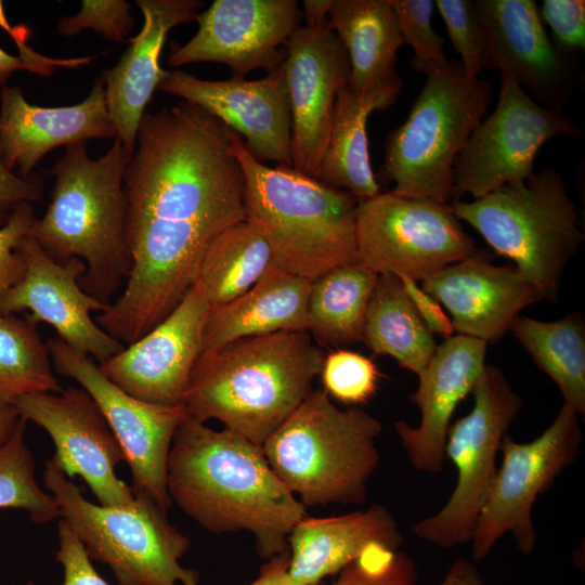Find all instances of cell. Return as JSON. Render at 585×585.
<instances>
[{
  "label": "cell",
  "instance_id": "cell-1",
  "mask_svg": "<svg viewBox=\"0 0 585 585\" xmlns=\"http://www.w3.org/2000/svg\"><path fill=\"white\" fill-rule=\"evenodd\" d=\"M231 130L185 101L141 119L123 173L130 270L120 295L94 317L123 346L170 314L195 283L210 244L246 220Z\"/></svg>",
  "mask_w": 585,
  "mask_h": 585
},
{
  "label": "cell",
  "instance_id": "cell-2",
  "mask_svg": "<svg viewBox=\"0 0 585 585\" xmlns=\"http://www.w3.org/2000/svg\"><path fill=\"white\" fill-rule=\"evenodd\" d=\"M166 481L171 502L185 515L211 533L249 532L263 559L288 550L291 530L307 517L262 446L188 416L174 432Z\"/></svg>",
  "mask_w": 585,
  "mask_h": 585
},
{
  "label": "cell",
  "instance_id": "cell-3",
  "mask_svg": "<svg viewBox=\"0 0 585 585\" xmlns=\"http://www.w3.org/2000/svg\"><path fill=\"white\" fill-rule=\"evenodd\" d=\"M325 354L308 330L277 332L200 353L183 405L262 446L312 391Z\"/></svg>",
  "mask_w": 585,
  "mask_h": 585
},
{
  "label": "cell",
  "instance_id": "cell-4",
  "mask_svg": "<svg viewBox=\"0 0 585 585\" xmlns=\"http://www.w3.org/2000/svg\"><path fill=\"white\" fill-rule=\"evenodd\" d=\"M131 156L117 136L98 159L89 157L86 142L67 145L51 169L47 210L28 233L56 262L80 259L82 289L107 307L130 270L123 173Z\"/></svg>",
  "mask_w": 585,
  "mask_h": 585
},
{
  "label": "cell",
  "instance_id": "cell-5",
  "mask_svg": "<svg viewBox=\"0 0 585 585\" xmlns=\"http://www.w3.org/2000/svg\"><path fill=\"white\" fill-rule=\"evenodd\" d=\"M231 141L244 173L246 220L263 234L282 271L313 282L359 260L352 193L294 168L266 166L233 130Z\"/></svg>",
  "mask_w": 585,
  "mask_h": 585
},
{
  "label": "cell",
  "instance_id": "cell-6",
  "mask_svg": "<svg viewBox=\"0 0 585 585\" xmlns=\"http://www.w3.org/2000/svg\"><path fill=\"white\" fill-rule=\"evenodd\" d=\"M381 422L360 406L338 408L312 390L264 441L263 453L282 483L307 506L362 504L379 464Z\"/></svg>",
  "mask_w": 585,
  "mask_h": 585
},
{
  "label": "cell",
  "instance_id": "cell-7",
  "mask_svg": "<svg viewBox=\"0 0 585 585\" xmlns=\"http://www.w3.org/2000/svg\"><path fill=\"white\" fill-rule=\"evenodd\" d=\"M459 221L472 226L499 256L512 260L544 300L556 302L564 270L584 240L562 176L542 168L472 202L455 200Z\"/></svg>",
  "mask_w": 585,
  "mask_h": 585
},
{
  "label": "cell",
  "instance_id": "cell-8",
  "mask_svg": "<svg viewBox=\"0 0 585 585\" xmlns=\"http://www.w3.org/2000/svg\"><path fill=\"white\" fill-rule=\"evenodd\" d=\"M493 99L492 83L467 76L459 61L428 74L406 120L387 136L379 179L395 195L450 203L454 160Z\"/></svg>",
  "mask_w": 585,
  "mask_h": 585
},
{
  "label": "cell",
  "instance_id": "cell-9",
  "mask_svg": "<svg viewBox=\"0 0 585 585\" xmlns=\"http://www.w3.org/2000/svg\"><path fill=\"white\" fill-rule=\"evenodd\" d=\"M43 481L90 559L106 564L118 585H200L198 572L180 563L191 540L148 495L122 506L94 504L51 459Z\"/></svg>",
  "mask_w": 585,
  "mask_h": 585
},
{
  "label": "cell",
  "instance_id": "cell-10",
  "mask_svg": "<svg viewBox=\"0 0 585 585\" xmlns=\"http://www.w3.org/2000/svg\"><path fill=\"white\" fill-rule=\"evenodd\" d=\"M471 393L472 410L450 426L445 441V457L457 471L455 487L438 512L413 526L418 538L441 548L471 542L496 477L502 440L523 406L496 366L484 365Z\"/></svg>",
  "mask_w": 585,
  "mask_h": 585
},
{
  "label": "cell",
  "instance_id": "cell-11",
  "mask_svg": "<svg viewBox=\"0 0 585 585\" xmlns=\"http://www.w3.org/2000/svg\"><path fill=\"white\" fill-rule=\"evenodd\" d=\"M477 250L450 203L389 191L358 204V258L378 273L422 282Z\"/></svg>",
  "mask_w": 585,
  "mask_h": 585
},
{
  "label": "cell",
  "instance_id": "cell-12",
  "mask_svg": "<svg viewBox=\"0 0 585 585\" xmlns=\"http://www.w3.org/2000/svg\"><path fill=\"white\" fill-rule=\"evenodd\" d=\"M497 105L457 154L452 168L453 202L474 199L534 174L541 147L556 136L581 138L582 130L559 108L535 102L511 77L500 74Z\"/></svg>",
  "mask_w": 585,
  "mask_h": 585
},
{
  "label": "cell",
  "instance_id": "cell-13",
  "mask_svg": "<svg viewBox=\"0 0 585 585\" xmlns=\"http://www.w3.org/2000/svg\"><path fill=\"white\" fill-rule=\"evenodd\" d=\"M578 417L562 404L550 426L534 440L520 443L508 434L503 438V461L471 538L474 562L485 559L507 533L514 535L521 554H532L537 540L533 505L578 457L583 438Z\"/></svg>",
  "mask_w": 585,
  "mask_h": 585
},
{
  "label": "cell",
  "instance_id": "cell-14",
  "mask_svg": "<svg viewBox=\"0 0 585 585\" xmlns=\"http://www.w3.org/2000/svg\"><path fill=\"white\" fill-rule=\"evenodd\" d=\"M46 346L54 372L74 379L104 415L130 468L133 494H146L169 509L167 461L174 432L188 416L185 406L133 398L106 378L92 358L76 352L58 337Z\"/></svg>",
  "mask_w": 585,
  "mask_h": 585
},
{
  "label": "cell",
  "instance_id": "cell-15",
  "mask_svg": "<svg viewBox=\"0 0 585 585\" xmlns=\"http://www.w3.org/2000/svg\"><path fill=\"white\" fill-rule=\"evenodd\" d=\"M20 417L41 427L53 441L51 460L69 478L79 476L102 506L134 499L131 486L115 471L122 448L91 395L69 386L60 393L35 392L11 400Z\"/></svg>",
  "mask_w": 585,
  "mask_h": 585
},
{
  "label": "cell",
  "instance_id": "cell-16",
  "mask_svg": "<svg viewBox=\"0 0 585 585\" xmlns=\"http://www.w3.org/2000/svg\"><path fill=\"white\" fill-rule=\"evenodd\" d=\"M301 20L297 0H214L198 13V29L185 44L170 43L168 65L222 63L237 79L257 68L270 73L286 60Z\"/></svg>",
  "mask_w": 585,
  "mask_h": 585
},
{
  "label": "cell",
  "instance_id": "cell-17",
  "mask_svg": "<svg viewBox=\"0 0 585 585\" xmlns=\"http://www.w3.org/2000/svg\"><path fill=\"white\" fill-rule=\"evenodd\" d=\"M18 249L25 263L24 275L0 298V314L30 312L27 320L32 325H50L56 337L98 364L125 349L91 316L107 306L82 289L80 280L86 265L80 259L58 263L28 235Z\"/></svg>",
  "mask_w": 585,
  "mask_h": 585
},
{
  "label": "cell",
  "instance_id": "cell-18",
  "mask_svg": "<svg viewBox=\"0 0 585 585\" xmlns=\"http://www.w3.org/2000/svg\"><path fill=\"white\" fill-rule=\"evenodd\" d=\"M284 61L291 112L292 168L318 180L338 92L348 84L350 61L327 20L300 26L286 44Z\"/></svg>",
  "mask_w": 585,
  "mask_h": 585
},
{
  "label": "cell",
  "instance_id": "cell-19",
  "mask_svg": "<svg viewBox=\"0 0 585 585\" xmlns=\"http://www.w3.org/2000/svg\"><path fill=\"white\" fill-rule=\"evenodd\" d=\"M157 90L221 120L243 138L259 161L292 168L291 112L283 65L258 80H208L164 69Z\"/></svg>",
  "mask_w": 585,
  "mask_h": 585
},
{
  "label": "cell",
  "instance_id": "cell-20",
  "mask_svg": "<svg viewBox=\"0 0 585 585\" xmlns=\"http://www.w3.org/2000/svg\"><path fill=\"white\" fill-rule=\"evenodd\" d=\"M485 34L483 68L511 77L535 102L562 109L577 65L549 39L533 0H473Z\"/></svg>",
  "mask_w": 585,
  "mask_h": 585
},
{
  "label": "cell",
  "instance_id": "cell-21",
  "mask_svg": "<svg viewBox=\"0 0 585 585\" xmlns=\"http://www.w3.org/2000/svg\"><path fill=\"white\" fill-rule=\"evenodd\" d=\"M210 306L194 283L180 303L143 337L99 364L106 378L147 403L182 405L202 353Z\"/></svg>",
  "mask_w": 585,
  "mask_h": 585
},
{
  "label": "cell",
  "instance_id": "cell-22",
  "mask_svg": "<svg viewBox=\"0 0 585 585\" xmlns=\"http://www.w3.org/2000/svg\"><path fill=\"white\" fill-rule=\"evenodd\" d=\"M421 288L447 310L458 335L486 343L499 341L525 307L544 300L515 266L494 265L480 249L424 280Z\"/></svg>",
  "mask_w": 585,
  "mask_h": 585
},
{
  "label": "cell",
  "instance_id": "cell-23",
  "mask_svg": "<svg viewBox=\"0 0 585 585\" xmlns=\"http://www.w3.org/2000/svg\"><path fill=\"white\" fill-rule=\"evenodd\" d=\"M487 343L453 335L438 344L427 367L418 375L417 390L410 399L420 411V422L413 427L396 421L394 429L412 467L439 473L445 459V441L456 406L472 392L485 365Z\"/></svg>",
  "mask_w": 585,
  "mask_h": 585
},
{
  "label": "cell",
  "instance_id": "cell-24",
  "mask_svg": "<svg viewBox=\"0 0 585 585\" xmlns=\"http://www.w3.org/2000/svg\"><path fill=\"white\" fill-rule=\"evenodd\" d=\"M116 136L110 120L103 76L88 96L70 106L42 107L27 102L20 87L0 92V151L6 168L30 177L40 159L53 148L94 138Z\"/></svg>",
  "mask_w": 585,
  "mask_h": 585
},
{
  "label": "cell",
  "instance_id": "cell-25",
  "mask_svg": "<svg viewBox=\"0 0 585 585\" xmlns=\"http://www.w3.org/2000/svg\"><path fill=\"white\" fill-rule=\"evenodd\" d=\"M144 22L118 63L105 70V98L110 120L129 154H133L145 107L162 76L160 53L168 32L195 21L200 0H136Z\"/></svg>",
  "mask_w": 585,
  "mask_h": 585
},
{
  "label": "cell",
  "instance_id": "cell-26",
  "mask_svg": "<svg viewBox=\"0 0 585 585\" xmlns=\"http://www.w3.org/2000/svg\"><path fill=\"white\" fill-rule=\"evenodd\" d=\"M402 543L394 516L379 504L341 516L306 517L288 536L289 585H316L339 573L373 545L399 550Z\"/></svg>",
  "mask_w": 585,
  "mask_h": 585
},
{
  "label": "cell",
  "instance_id": "cell-27",
  "mask_svg": "<svg viewBox=\"0 0 585 585\" xmlns=\"http://www.w3.org/2000/svg\"><path fill=\"white\" fill-rule=\"evenodd\" d=\"M327 22L347 50L351 67L347 87L353 93L402 90L395 64L404 42L389 0H332Z\"/></svg>",
  "mask_w": 585,
  "mask_h": 585
},
{
  "label": "cell",
  "instance_id": "cell-28",
  "mask_svg": "<svg viewBox=\"0 0 585 585\" xmlns=\"http://www.w3.org/2000/svg\"><path fill=\"white\" fill-rule=\"evenodd\" d=\"M312 281L275 271L236 299L210 308L202 353L246 337L308 330L307 302Z\"/></svg>",
  "mask_w": 585,
  "mask_h": 585
},
{
  "label": "cell",
  "instance_id": "cell-29",
  "mask_svg": "<svg viewBox=\"0 0 585 585\" xmlns=\"http://www.w3.org/2000/svg\"><path fill=\"white\" fill-rule=\"evenodd\" d=\"M400 93L378 89L358 95L347 86L338 92L318 181L349 191L359 202L380 193L369 162L366 123L372 112L388 108Z\"/></svg>",
  "mask_w": 585,
  "mask_h": 585
},
{
  "label": "cell",
  "instance_id": "cell-30",
  "mask_svg": "<svg viewBox=\"0 0 585 585\" xmlns=\"http://www.w3.org/2000/svg\"><path fill=\"white\" fill-rule=\"evenodd\" d=\"M362 342L374 353L393 358L398 365L419 375L438 344L418 316L400 280L379 273L366 309Z\"/></svg>",
  "mask_w": 585,
  "mask_h": 585
},
{
  "label": "cell",
  "instance_id": "cell-31",
  "mask_svg": "<svg viewBox=\"0 0 585 585\" xmlns=\"http://www.w3.org/2000/svg\"><path fill=\"white\" fill-rule=\"evenodd\" d=\"M378 275L358 260L334 268L312 282L307 323L318 346L338 348L362 342L366 309Z\"/></svg>",
  "mask_w": 585,
  "mask_h": 585
},
{
  "label": "cell",
  "instance_id": "cell-32",
  "mask_svg": "<svg viewBox=\"0 0 585 585\" xmlns=\"http://www.w3.org/2000/svg\"><path fill=\"white\" fill-rule=\"evenodd\" d=\"M282 271L263 234L248 220L222 232L208 247L195 283L210 308L245 294L269 274Z\"/></svg>",
  "mask_w": 585,
  "mask_h": 585
},
{
  "label": "cell",
  "instance_id": "cell-33",
  "mask_svg": "<svg viewBox=\"0 0 585 585\" xmlns=\"http://www.w3.org/2000/svg\"><path fill=\"white\" fill-rule=\"evenodd\" d=\"M534 364L558 387L563 405L585 415V321L571 312L545 322L518 315L510 330Z\"/></svg>",
  "mask_w": 585,
  "mask_h": 585
},
{
  "label": "cell",
  "instance_id": "cell-34",
  "mask_svg": "<svg viewBox=\"0 0 585 585\" xmlns=\"http://www.w3.org/2000/svg\"><path fill=\"white\" fill-rule=\"evenodd\" d=\"M62 390L36 326L16 314H0V398Z\"/></svg>",
  "mask_w": 585,
  "mask_h": 585
},
{
  "label": "cell",
  "instance_id": "cell-35",
  "mask_svg": "<svg viewBox=\"0 0 585 585\" xmlns=\"http://www.w3.org/2000/svg\"><path fill=\"white\" fill-rule=\"evenodd\" d=\"M26 422L21 417L11 437L0 445V509H21L36 524H46L61 518V512L53 495L36 481L35 459L25 442Z\"/></svg>",
  "mask_w": 585,
  "mask_h": 585
},
{
  "label": "cell",
  "instance_id": "cell-36",
  "mask_svg": "<svg viewBox=\"0 0 585 585\" xmlns=\"http://www.w3.org/2000/svg\"><path fill=\"white\" fill-rule=\"evenodd\" d=\"M320 375L327 395L350 407L368 402L381 376L369 358L346 349L325 355Z\"/></svg>",
  "mask_w": 585,
  "mask_h": 585
},
{
  "label": "cell",
  "instance_id": "cell-37",
  "mask_svg": "<svg viewBox=\"0 0 585 585\" xmlns=\"http://www.w3.org/2000/svg\"><path fill=\"white\" fill-rule=\"evenodd\" d=\"M395 13L399 29L404 44H408L414 56L411 67L428 75L446 64L444 53L445 39L432 27V15L435 8L432 0H389Z\"/></svg>",
  "mask_w": 585,
  "mask_h": 585
},
{
  "label": "cell",
  "instance_id": "cell-38",
  "mask_svg": "<svg viewBox=\"0 0 585 585\" xmlns=\"http://www.w3.org/2000/svg\"><path fill=\"white\" fill-rule=\"evenodd\" d=\"M415 561L404 551L382 545L368 547L339 572L332 585H417Z\"/></svg>",
  "mask_w": 585,
  "mask_h": 585
},
{
  "label": "cell",
  "instance_id": "cell-39",
  "mask_svg": "<svg viewBox=\"0 0 585 585\" xmlns=\"http://www.w3.org/2000/svg\"><path fill=\"white\" fill-rule=\"evenodd\" d=\"M434 4L466 75L478 77L483 69L485 34L474 1L435 0Z\"/></svg>",
  "mask_w": 585,
  "mask_h": 585
},
{
  "label": "cell",
  "instance_id": "cell-40",
  "mask_svg": "<svg viewBox=\"0 0 585 585\" xmlns=\"http://www.w3.org/2000/svg\"><path fill=\"white\" fill-rule=\"evenodd\" d=\"M134 26L130 4L125 0H83L74 16L61 17L56 27L64 37H73L92 29L104 39L120 42Z\"/></svg>",
  "mask_w": 585,
  "mask_h": 585
},
{
  "label": "cell",
  "instance_id": "cell-41",
  "mask_svg": "<svg viewBox=\"0 0 585 585\" xmlns=\"http://www.w3.org/2000/svg\"><path fill=\"white\" fill-rule=\"evenodd\" d=\"M35 220L34 206L26 203L0 226V298L24 275L25 263L18 247Z\"/></svg>",
  "mask_w": 585,
  "mask_h": 585
},
{
  "label": "cell",
  "instance_id": "cell-42",
  "mask_svg": "<svg viewBox=\"0 0 585 585\" xmlns=\"http://www.w3.org/2000/svg\"><path fill=\"white\" fill-rule=\"evenodd\" d=\"M540 15L551 29L557 48L570 54L585 49L584 0H544Z\"/></svg>",
  "mask_w": 585,
  "mask_h": 585
},
{
  "label": "cell",
  "instance_id": "cell-43",
  "mask_svg": "<svg viewBox=\"0 0 585 585\" xmlns=\"http://www.w3.org/2000/svg\"><path fill=\"white\" fill-rule=\"evenodd\" d=\"M58 549L55 560L62 564V585H109L95 570L83 544L68 522L61 518L57 522ZM27 585H36L27 582Z\"/></svg>",
  "mask_w": 585,
  "mask_h": 585
},
{
  "label": "cell",
  "instance_id": "cell-44",
  "mask_svg": "<svg viewBox=\"0 0 585 585\" xmlns=\"http://www.w3.org/2000/svg\"><path fill=\"white\" fill-rule=\"evenodd\" d=\"M43 182L32 173L23 178L9 170L0 151V226L6 223L12 213L23 204L40 199Z\"/></svg>",
  "mask_w": 585,
  "mask_h": 585
},
{
  "label": "cell",
  "instance_id": "cell-45",
  "mask_svg": "<svg viewBox=\"0 0 585 585\" xmlns=\"http://www.w3.org/2000/svg\"><path fill=\"white\" fill-rule=\"evenodd\" d=\"M396 277L427 329L444 340L451 338L455 330L441 303L424 290L417 281L404 275Z\"/></svg>",
  "mask_w": 585,
  "mask_h": 585
},
{
  "label": "cell",
  "instance_id": "cell-46",
  "mask_svg": "<svg viewBox=\"0 0 585 585\" xmlns=\"http://www.w3.org/2000/svg\"><path fill=\"white\" fill-rule=\"evenodd\" d=\"M0 28H2L16 44L18 49V56L39 66L44 72L47 77L52 75L58 67L78 68L88 65L96 57V55H87L67 58H54L36 52L26 43L29 36V29L24 25H11L6 17L2 1H0Z\"/></svg>",
  "mask_w": 585,
  "mask_h": 585
},
{
  "label": "cell",
  "instance_id": "cell-47",
  "mask_svg": "<svg viewBox=\"0 0 585 585\" xmlns=\"http://www.w3.org/2000/svg\"><path fill=\"white\" fill-rule=\"evenodd\" d=\"M289 561V549L270 558L261 567L259 576L249 585H289L287 574Z\"/></svg>",
  "mask_w": 585,
  "mask_h": 585
},
{
  "label": "cell",
  "instance_id": "cell-48",
  "mask_svg": "<svg viewBox=\"0 0 585 585\" xmlns=\"http://www.w3.org/2000/svg\"><path fill=\"white\" fill-rule=\"evenodd\" d=\"M439 585H485V581L473 562L459 558L453 562Z\"/></svg>",
  "mask_w": 585,
  "mask_h": 585
},
{
  "label": "cell",
  "instance_id": "cell-49",
  "mask_svg": "<svg viewBox=\"0 0 585 585\" xmlns=\"http://www.w3.org/2000/svg\"><path fill=\"white\" fill-rule=\"evenodd\" d=\"M16 70H28L47 77L39 66L25 61L18 55H11L0 48V86L5 84L10 76Z\"/></svg>",
  "mask_w": 585,
  "mask_h": 585
},
{
  "label": "cell",
  "instance_id": "cell-50",
  "mask_svg": "<svg viewBox=\"0 0 585 585\" xmlns=\"http://www.w3.org/2000/svg\"><path fill=\"white\" fill-rule=\"evenodd\" d=\"M302 18L308 27H317L327 20L332 0H304Z\"/></svg>",
  "mask_w": 585,
  "mask_h": 585
},
{
  "label": "cell",
  "instance_id": "cell-51",
  "mask_svg": "<svg viewBox=\"0 0 585 585\" xmlns=\"http://www.w3.org/2000/svg\"><path fill=\"white\" fill-rule=\"evenodd\" d=\"M20 418L11 401L0 398V445L11 437Z\"/></svg>",
  "mask_w": 585,
  "mask_h": 585
}]
</instances>
